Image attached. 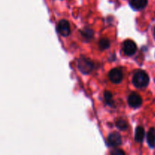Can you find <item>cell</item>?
Here are the masks:
<instances>
[{
	"label": "cell",
	"mask_w": 155,
	"mask_h": 155,
	"mask_svg": "<svg viewBox=\"0 0 155 155\" xmlns=\"http://www.w3.org/2000/svg\"><path fill=\"white\" fill-rule=\"evenodd\" d=\"M133 83L136 87L139 89L145 88L149 83V77L144 71H138L133 75Z\"/></svg>",
	"instance_id": "obj_1"
},
{
	"label": "cell",
	"mask_w": 155,
	"mask_h": 155,
	"mask_svg": "<svg viewBox=\"0 0 155 155\" xmlns=\"http://www.w3.org/2000/svg\"><path fill=\"white\" fill-rule=\"evenodd\" d=\"M136 50H137V45L134 41L131 40V39H127L124 42L123 51L126 55H133L136 52Z\"/></svg>",
	"instance_id": "obj_2"
},
{
	"label": "cell",
	"mask_w": 155,
	"mask_h": 155,
	"mask_svg": "<svg viewBox=\"0 0 155 155\" xmlns=\"http://www.w3.org/2000/svg\"><path fill=\"white\" fill-rule=\"evenodd\" d=\"M109 79L110 81L115 84L121 83L123 80V72L120 68H113L108 74Z\"/></svg>",
	"instance_id": "obj_3"
},
{
	"label": "cell",
	"mask_w": 155,
	"mask_h": 155,
	"mask_svg": "<svg viewBox=\"0 0 155 155\" xmlns=\"http://www.w3.org/2000/svg\"><path fill=\"white\" fill-rule=\"evenodd\" d=\"M93 63L87 58H80L78 63V68L83 74H89L93 68Z\"/></svg>",
	"instance_id": "obj_4"
},
{
	"label": "cell",
	"mask_w": 155,
	"mask_h": 155,
	"mask_svg": "<svg viewBox=\"0 0 155 155\" xmlns=\"http://www.w3.org/2000/svg\"><path fill=\"white\" fill-rule=\"evenodd\" d=\"M128 104L133 108H138L142 104V97L136 92L131 93L128 97Z\"/></svg>",
	"instance_id": "obj_5"
},
{
	"label": "cell",
	"mask_w": 155,
	"mask_h": 155,
	"mask_svg": "<svg viewBox=\"0 0 155 155\" xmlns=\"http://www.w3.org/2000/svg\"><path fill=\"white\" fill-rule=\"evenodd\" d=\"M58 32L60 33L61 36H67L71 33V26L69 22L66 20H61L58 22L57 26Z\"/></svg>",
	"instance_id": "obj_6"
},
{
	"label": "cell",
	"mask_w": 155,
	"mask_h": 155,
	"mask_svg": "<svg viewBox=\"0 0 155 155\" xmlns=\"http://www.w3.org/2000/svg\"><path fill=\"white\" fill-rule=\"evenodd\" d=\"M107 143L110 147L119 146L122 143V138L118 133H112L107 137Z\"/></svg>",
	"instance_id": "obj_7"
},
{
	"label": "cell",
	"mask_w": 155,
	"mask_h": 155,
	"mask_svg": "<svg viewBox=\"0 0 155 155\" xmlns=\"http://www.w3.org/2000/svg\"><path fill=\"white\" fill-rule=\"evenodd\" d=\"M148 4V0H130V5L136 10L145 8Z\"/></svg>",
	"instance_id": "obj_8"
},
{
	"label": "cell",
	"mask_w": 155,
	"mask_h": 155,
	"mask_svg": "<svg viewBox=\"0 0 155 155\" xmlns=\"http://www.w3.org/2000/svg\"><path fill=\"white\" fill-rule=\"evenodd\" d=\"M147 142L151 148L155 146V129L151 128L147 134Z\"/></svg>",
	"instance_id": "obj_9"
},
{
	"label": "cell",
	"mask_w": 155,
	"mask_h": 155,
	"mask_svg": "<svg viewBox=\"0 0 155 155\" xmlns=\"http://www.w3.org/2000/svg\"><path fill=\"white\" fill-rule=\"evenodd\" d=\"M145 138V130L142 127H138L136 130V134H135V139L136 142H142Z\"/></svg>",
	"instance_id": "obj_10"
},
{
	"label": "cell",
	"mask_w": 155,
	"mask_h": 155,
	"mask_svg": "<svg viewBox=\"0 0 155 155\" xmlns=\"http://www.w3.org/2000/svg\"><path fill=\"white\" fill-rule=\"evenodd\" d=\"M116 126L120 130H126L128 127V124L125 120L120 119L116 122Z\"/></svg>",
	"instance_id": "obj_11"
},
{
	"label": "cell",
	"mask_w": 155,
	"mask_h": 155,
	"mask_svg": "<svg viewBox=\"0 0 155 155\" xmlns=\"http://www.w3.org/2000/svg\"><path fill=\"white\" fill-rule=\"evenodd\" d=\"M99 46L100 48H101V49H107V48H109V46H110V41L107 39H105V38L101 39L99 42Z\"/></svg>",
	"instance_id": "obj_12"
},
{
	"label": "cell",
	"mask_w": 155,
	"mask_h": 155,
	"mask_svg": "<svg viewBox=\"0 0 155 155\" xmlns=\"http://www.w3.org/2000/svg\"><path fill=\"white\" fill-rule=\"evenodd\" d=\"M104 100L106 101V102H107L109 105H110L112 103V94L110 93V92L106 91V92H104Z\"/></svg>",
	"instance_id": "obj_13"
},
{
	"label": "cell",
	"mask_w": 155,
	"mask_h": 155,
	"mask_svg": "<svg viewBox=\"0 0 155 155\" xmlns=\"http://www.w3.org/2000/svg\"><path fill=\"white\" fill-rule=\"evenodd\" d=\"M83 36L85 37H87L89 36V38H90L92 36V31L90 30H84V33H83Z\"/></svg>",
	"instance_id": "obj_14"
},
{
	"label": "cell",
	"mask_w": 155,
	"mask_h": 155,
	"mask_svg": "<svg viewBox=\"0 0 155 155\" xmlns=\"http://www.w3.org/2000/svg\"><path fill=\"white\" fill-rule=\"evenodd\" d=\"M111 154H119V155H121V154H125V152L124 151H123L122 150H120V149H116L114 150V151H113L111 152Z\"/></svg>",
	"instance_id": "obj_15"
},
{
	"label": "cell",
	"mask_w": 155,
	"mask_h": 155,
	"mask_svg": "<svg viewBox=\"0 0 155 155\" xmlns=\"http://www.w3.org/2000/svg\"><path fill=\"white\" fill-rule=\"evenodd\" d=\"M154 33H155V30H154Z\"/></svg>",
	"instance_id": "obj_16"
}]
</instances>
